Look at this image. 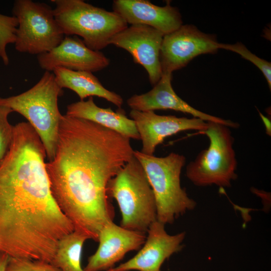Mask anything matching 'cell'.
Returning a JSON list of instances; mask_svg holds the SVG:
<instances>
[{"label": "cell", "instance_id": "cell-1", "mask_svg": "<svg viewBox=\"0 0 271 271\" xmlns=\"http://www.w3.org/2000/svg\"><path fill=\"white\" fill-rule=\"evenodd\" d=\"M130 139L93 122L63 115L56 152L46 163L53 197L74 231L98 241L113 221L109 181L133 157Z\"/></svg>", "mask_w": 271, "mask_h": 271}, {"label": "cell", "instance_id": "cell-2", "mask_svg": "<svg viewBox=\"0 0 271 271\" xmlns=\"http://www.w3.org/2000/svg\"><path fill=\"white\" fill-rule=\"evenodd\" d=\"M45 148L28 122L14 126L0 163V251L51 262L59 240L74 231L51 193Z\"/></svg>", "mask_w": 271, "mask_h": 271}, {"label": "cell", "instance_id": "cell-3", "mask_svg": "<svg viewBox=\"0 0 271 271\" xmlns=\"http://www.w3.org/2000/svg\"><path fill=\"white\" fill-rule=\"evenodd\" d=\"M63 90L52 72L45 71L39 81L29 90L17 95L0 97V105L24 116L43 143L47 158L52 160L56 152L58 130L62 115L59 97Z\"/></svg>", "mask_w": 271, "mask_h": 271}, {"label": "cell", "instance_id": "cell-4", "mask_svg": "<svg viewBox=\"0 0 271 271\" xmlns=\"http://www.w3.org/2000/svg\"><path fill=\"white\" fill-rule=\"evenodd\" d=\"M107 192L118 204L122 227L146 234L157 220L153 191L143 167L134 156L109 181Z\"/></svg>", "mask_w": 271, "mask_h": 271}, {"label": "cell", "instance_id": "cell-5", "mask_svg": "<svg viewBox=\"0 0 271 271\" xmlns=\"http://www.w3.org/2000/svg\"><path fill=\"white\" fill-rule=\"evenodd\" d=\"M134 157L143 167L153 191L157 206V220L172 224L196 203L182 188L180 176L186 163L182 155L171 153L164 157L148 155L134 151Z\"/></svg>", "mask_w": 271, "mask_h": 271}, {"label": "cell", "instance_id": "cell-6", "mask_svg": "<svg viewBox=\"0 0 271 271\" xmlns=\"http://www.w3.org/2000/svg\"><path fill=\"white\" fill-rule=\"evenodd\" d=\"M55 19L66 36L77 35L94 51H100L127 24L113 11H106L82 0H52Z\"/></svg>", "mask_w": 271, "mask_h": 271}, {"label": "cell", "instance_id": "cell-7", "mask_svg": "<svg viewBox=\"0 0 271 271\" xmlns=\"http://www.w3.org/2000/svg\"><path fill=\"white\" fill-rule=\"evenodd\" d=\"M207 123L206 129L200 132L208 138L209 146L188 165L186 176L198 186L229 187L237 177L234 139L229 127L216 122Z\"/></svg>", "mask_w": 271, "mask_h": 271}, {"label": "cell", "instance_id": "cell-8", "mask_svg": "<svg viewBox=\"0 0 271 271\" xmlns=\"http://www.w3.org/2000/svg\"><path fill=\"white\" fill-rule=\"evenodd\" d=\"M18 21L15 47L21 53L40 55L58 46L64 38L53 9L31 0H16L12 9Z\"/></svg>", "mask_w": 271, "mask_h": 271}, {"label": "cell", "instance_id": "cell-9", "mask_svg": "<svg viewBox=\"0 0 271 271\" xmlns=\"http://www.w3.org/2000/svg\"><path fill=\"white\" fill-rule=\"evenodd\" d=\"M220 49L216 36L200 31L192 25H182L164 36L160 61L163 73H170L185 67L195 57L214 54Z\"/></svg>", "mask_w": 271, "mask_h": 271}, {"label": "cell", "instance_id": "cell-10", "mask_svg": "<svg viewBox=\"0 0 271 271\" xmlns=\"http://www.w3.org/2000/svg\"><path fill=\"white\" fill-rule=\"evenodd\" d=\"M164 36L152 27L133 25L114 35L110 45L128 52L134 62L145 69L150 83L155 85L163 74L160 52Z\"/></svg>", "mask_w": 271, "mask_h": 271}, {"label": "cell", "instance_id": "cell-11", "mask_svg": "<svg viewBox=\"0 0 271 271\" xmlns=\"http://www.w3.org/2000/svg\"><path fill=\"white\" fill-rule=\"evenodd\" d=\"M143 247L127 261L106 271H161L164 261L180 251L185 232L169 234L165 224L156 220L150 226Z\"/></svg>", "mask_w": 271, "mask_h": 271}, {"label": "cell", "instance_id": "cell-12", "mask_svg": "<svg viewBox=\"0 0 271 271\" xmlns=\"http://www.w3.org/2000/svg\"><path fill=\"white\" fill-rule=\"evenodd\" d=\"M129 116L135 123L142 142L141 152L148 155H154L156 147L167 137L188 130L201 132L208 125L207 122L199 118L161 115L154 111L131 109Z\"/></svg>", "mask_w": 271, "mask_h": 271}, {"label": "cell", "instance_id": "cell-13", "mask_svg": "<svg viewBox=\"0 0 271 271\" xmlns=\"http://www.w3.org/2000/svg\"><path fill=\"white\" fill-rule=\"evenodd\" d=\"M40 67L52 72L56 67L94 72L107 67L110 61L102 52L89 48L77 36H66L56 47L37 55Z\"/></svg>", "mask_w": 271, "mask_h": 271}, {"label": "cell", "instance_id": "cell-14", "mask_svg": "<svg viewBox=\"0 0 271 271\" xmlns=\"http://www.w3.org/2000/svg\"><path fill=\"white\" fill-rule=\"evenodd\" d=\"M146 234L128 230L111 221L105 224L98 234V247L88 258L84 271H103L112 268L128 252L138 250L146 239Z\"/></svg>", "mask_w": 271, "mask_h": 271}, {"label": "cell", "instance_id": "cell-15", "mask_svg": "<svg viewBox=\"0 0 271 271\" xmlns=\"http://www.w3.org/2000/svg\"><path fill=\"white\" fill-rule=\"evenodd\" d=\"M172 73H163L159 81L147 93L135 94L127 100V104L132 110L141 111L158 109H171L187 113L194 117L206 122H213L229 127L237 128L239 124L230 120L223 119L197 110L181 98L172 85Z\"/></svg>", "mask_w": 271, "mask_h": 271}, {"label": "cell", "instance_id": "cell-16", "mask_svg": "<svg viewBox=\"0 0 271 271\" xmlns=\"http://www.w3.org/2000/svg\"><path fill=\"white\" fill-rule=\"evenodd\" d=\"M112 9L127 24L146 25L164 35L176 30L183 23L179 10L170 2L161 7L147 0H114Z\"/></svg>", "mask_w": 271, "mask_h": 271}, {"label": "cell", "instance_id": "cell-17", "mask_svg": "<svg viewBox=\"0 0 271 271\" xmlns=\"http://www.w3.org/2000/svg\"><path fill=\"white\" fill-rule=\"evenodd\" d=\"M66 115L93 122L130 140H140L134 121L126 116L123 110L120 108L114 111L110 108L99 107L93 97L70 104L67 106Z\"/></svg>", "mask_w": 271, "mask_h": 271}, {"label": "cell", "instance_id": "cell-18", "mask_svg": "<svg viewBox=\"0 0 271 271\" xmlns=\"http://www.w3.org/2000/svg\"><path fill=\"white\" fill-rule=\"evenodd\" d=\"M52 72L58 85L62 89L68 88L75 92L80 100L95 96L106 99L119 108L123 104L122 97L106 89L92 72L62 67L55 68Z\"/></svg>", "mask_w": 271, "mask_h": 271}, {"label": "cell", "instance_id": "cell-19", "mask_svg": "<svg viewBox=\"0 0 271 271\" xmlns=\"http://www.w3.org/2000/svg\"><path fill=\"white\" fill-rule=\"evenodd\" d=\"M88 239L75 231L65 235L58 242L51 263L61 271H84L81 266V254L84 243Z\"/></svg>", "mask_w": 271, "mask_h": 271}, {"label": "cell", "instance_id": "cell-20", "mask_svg": "<svg viewBox=\"0 0 271 271\" xmlns=\"http://www.w3.org/2000/svg\"><path fill=\"white\" fill-rule=\"evenodd\" d=\"M17 27L18 21L15 17L0 14V57L5 65L9 63L7 47L15 43Z\"/></svg>", "mask_w": 271, "mask_h": 271}, {"label": "cell", "instance_id": "cell-21", "mask_svg": "<svg viewBox=\"0 0 271 271\" xmlns=\"http://www.w3.org/2000/svg\"><path fill=\"white\" fill-rule=\"evenodd\" d=\"M220 49L231 51L239 54L244 59L250 61L262 72L271 88V63L259 58L252 53L241 43L237 42L233 44L220 43Z\"/></svg>", "mask_w": 271, "mask_h": 271}, {"label": "cell", "instance_id": "cell-22", "mask_svg": "<svg viewBox=\"0 0 271 271\" xmlns=\"http://www.w3.org/2000/svg\"><path fill=\"white\" fill-rule=\"evenodd\" d=\"M6 271H61L51 262L25 258L9 257Z\"/></svg>", "mask_w": 271, "mask_h": 271}, {"label": "cell", "instance_id": "cell-23", "mask_svg": "<svg viewBox=\"0 0 271 271\" xmlns=\"http://www.w3.org/2000/svg\"><path fill=\"white\" fill-rule=\"evenodd\" d=\"M12 112L11 108L0 105V163L9 149L13 138L14 126L8 120Z\"/></svg>", "mask_w": 271, "mask_h": 271}, {"label": "cell", "instance_id": "cell-24", "mask_svg": "<svg viewBox=\"0 0 271 271\" xmlns=\"http://www.w3.org/2000/svg\"><path fill=\"white\" fill-rule=\"evenodd\" d=\"M9 257L8 254L0 251V271H6Z\"/></svg>", "mask_w": 271, "mask_h": 271}]
</instances>
